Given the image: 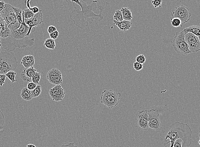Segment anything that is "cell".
Listing matches in <instances>:
<instances>
[{"instance_id":"cell-1","label":"cell","mask_w":200,"mask_h":147,"mask_svg":"<svg viewBox=\"0 0 200 147\" xmlns=\"http://www.w3.org/2000/svg\"><path fill=\"white\" fill-rule=\"evenodd\" d=\"M71 1L77 4L81 9V10H80L76 6H74L75 9L72 12L70 16V18L73 22L74 24L80 29H84L88 26L89 24H91L94 22V20L100 22L104 19V16L102 15V12L104 10L103 6H98L100 10L99 15H97L94 12L97 8V1L85 2L81 0H71Z\"/></svg>"},{"instance_id":"cell-2","label":"cell","mask_w":200,"mask_h":147,"mask_svg":"<svg viewBox=\"0 0 200 147\" xmlns=\"http://www.w3.org/2000/svg\"><path fill=\"white\" fill-rule=\"evenodd\" d=\"M192 131L187 124L176 122L171 125L164 140V146H167L171 144L170 147H173L175 141L178 139L182 140L183 147H189L192 144Z\"/></svg>"},{"instance_id":"cell-3","label":"cell","mask_w":200,"mask_h":147,"mask_svg":"<svg viewBox=\"0 0 200 147\" xmlns=\"http://www.w3.org/2000/svg\"><path fill=\"white\" fill-rule=\"evenodd\" d=\"M34 39L29 38L28 37L21 39H16L10 35L6 38H1V45L4 49L11 52L14 51L16 48L32 46L34 44Z\"/></svg>"},{"instance_id":"cell-4","label":"cell","mask_w":200,"mask_h":147,"mask_svg":"<svg viewBox=\"0 0 200 147\" xmlns=\"http://www.w3.org/2000/svg\"><path fill=\"white\" fill-rule=\"evenodd\" d=\"M18 67V61L13 52H0V74H6L10 71H14Z\"/></svg>"},{"instance_id":"cell-5","label":"cell","mask_w":200,"mask_h":147,"mask_svg":"<svg viewBox=\"0 0 200 147\" xmlns=\"http://www.w3.org/2000/svg\"><path fill=\"white\" fill-rule=\"evenodd\" d=\"M5 21L8 25L11 31H15L20 27L21 24L18 21L13 6L10 4H6L4 8L0 13Z\"/></svg>"},{"instance_id":"cell-6","label":"cell","mask_w":200,"mask_h":147,"mask_svg":"<svg viewBox=\"0 0 200 147\" xmlns=\"http://www.w3.org/2000/svg\"><path fill=\"white\" fill-rule=\"evenodd\" d=\"M121 93L116 92L112 90H105L102 93L100 102L109 109H113L119 104Z\"/></svg>"},{"instance_id":"cell-7","label":"cell","mask_w":200,"mask_h":147,"mask_svg":"<svg viewBox=\"0 0 200 147\" xmlns=\"http://www.w3.org/2000/svg\"><path fill=\"white\" fill-rule=\"evenodd\" d=\"M185 34L184 31L177 32L172 41V45L176 52L184 55L191 53L189 49L188 45L185 39Z\"/></svg>"},{"instance_id":"cell-8","label":"cell","mask_w":200,"mask_h":147,"mask_svg":"<svg viewBox=\"0 0 200 147\" xmlns=\"http://www.w3.org/2000/svg\"><path fill=\"white\" fill-rule=\"evenodd\" d=\"M191 15V13L188 8L184 5H181L176 7L172 10L170 19L178 18L181 20L183 25L190 21Z\"/></svg>"},{"instance_id":"cell-9","label":"cell","mask_w":200,"mask_h":147,"mask_svg":"<svg viewBox=\"0 0 200 147\" xmlns=\"http://www.w3.org/2000/svg\"><path fill=\"white\" fill-rule=\"evenodd\" d=\"M148 115L149 128L154 130H158L161 126L159 114L157 110L152 109L147 110Z\"/></svg>"},{"instance_id":"cell-10","label":"cell","mask_w":200,"mask_h":147,"mask_svg":"<svg viewBox=\"0 0 200 147\" xmlns=\"http://www.w3.org/2000/svg\"><path fill=\"white\" fill-rule=\"evenodd\" d=\"M185 39L191 52H197L200 51V41L199 39L192 33L185 34Z\"/></svg>"},{"instance_id":"cell-11","label":"cell","mask_w":200,"mask_h":147,"mask_svg":"<svg viewBox=\"0 0 200 147\" xmlns=\"http://www.w3.org/2000/svg\"><path fill=\"white\" fill-rule=\"evenodd\" d=\"M43 14L41 10H40L38 13L35 14L34 16L30 19H25L26 24L29 27V30L27 35L29 37L31 32L32 29L33 27L39 26L43 23Z\"/></svg>"},{"instance_id":"cell-12","label":"cell","mask_w":200,"mask_h":147,"mask_svg":"<svg viewBox=\"0 0 200 147\" xmlns=\"http://www.w3.org/2000/svg\"><path fill=\"white\" fill-rule=\"evenodd\" d=\"M47 78L50 83L55 85H60L62 83V73L57 69L53 68L49 71L47 74Z\"/></svg>"},{"instance_id":"cell-13","label":"cell","mask_w":200,"mask_h":147,"mask_svg":"<svg viewBox=\"0 0 200 147\" xmlns=\"http://www.w3.org/2000/svg\"><path fill=\"white\" fill-rule=\"evenodd\" d=\"M29 27L26 24L24 21V14H22V22L20 27L15 31H11V36L16 39H21L27 37L29 30Z\"/></svg>"},{"instance_id":"cell-14","label":"cell","mask_w":200,"mask_h":147,"mask_svg":"<svg viewBox=\"0 0 200 147\" xmlns=\"http://www.w3.org/2000/svg\"><path fill=\"white\" fill-rule=\"evenodd\" d=\"M49 94L52 99L57 102L62 101L66 93L61 85H57L50 90Z\"/></svg>"},{"instance_id":"cell-15","label":"cell","mask_w":200,"mask_h":147,"mask_svg":"<svg viewBox=\"0 0 200 147\" xmlns=\"http://www.w3.org/2000/svg\"><path fill=\"white\" fill-rule=\"evenodd\" d=\"M138 124L139 127L144 130L149 128L148 115L147 110L141 111L138 115Z\"/></svg>"},{"instance_id":"cell-16","label":"cell","mask_w":200,"mask_h":147,"mask_svg":"<svg viewBox=\"0 0 200 147\" xmlns=\"http://www.w3.org/2000/svg\"><path fill=\"white\" fill-rule=\"evenodd\" d=\"M36 70L33 67L25 68L21 74V78L25 82H31L32 78L36 73Z\"/></svg>"},{"instance_id":"cell-17","label":"cell","mask_w":200,"mask_h":147,"mask_svg":"<svg viewBox=\"0 0 200 147\" xmlns=\"http://www.w3.org/2000/svg\"><path fill=\"white\" fill-rule=\"evenodd\" d=\"M11 31L8 25L0 15V38L5 39L10 35Z\"/></svg>"},{"instance_id":"cell-18","label":"cell","mask_w":200,"mask_h":147,"mask_svg":"<svg viewBox=\"0 0 200 147\" xmlns=\"http://www.w3.org/2000/svg\"><path fill=\"white\" fill-rule=\"evenodd\" d=\"M113 23L119 28L120 30L124 32L130 30L133 26V23L131 22L125 20L121 22H117L113 20Z\"/></svg>"},{"instance_id":"cell-19","label":"cell","mask_w":200,"mask_h":147,"mask_svg":"<svg viewBox=\"0 0 200 147\" xmlns=\"http://www.w3.org/2000/svg\"><path fill=\"white\" fill-rule=\"evenodd\" d=\"M35 60L34 57L31 55H27L23 57L21 63L25 68L33 67L34 65Z\"/></svg>"},{"instance_id":"cell-20","label":"cell","mask_w":200,"mask_h":147,"mask_svg":"<svg viewBox=\"0 0 200 147\" xmlns=\"http://www.w3.org/2000/svg\"><path fill=\"white\" fill-rule=\"evenodd\" d=\"M183 31L185 34L189 32L194 34L199 38L200 41V26L198 25H193L185 28Z\"/></svg>"},{"instance_id":"cell-21","label":"cell","mask_w":200,"mask_h":147,"mask_svg":"<svg viewBox=\"0 0 200 147\" xmlns=\"http://www.w3.org/2000/svg\"><path fill=\"white\" fill-rule=\"evenodd\" d=\"M120 10L121 12L124 20L131 21L133 18L131 10L126 7L122 8Z\"/></svg>"},{"instance_id":"cell-22","label":"cell","mask_w":200,"mask_h":147,"mask_svg":"<svg viewBox=\"0 0 200 147\" xmlns=\"http://www.w3.org/2000/svg\"><path fill=\"white\" fill-rule=\"evenodd\" d=\"M21 96L23 99L27 101H31L33 98L31 92L27 89V87H24L22 90Z\"/></svg>"},{"instance_id":"cell-23","label":"cell","mask_w":200,"mask_h":147,"mask_svg":"<svg viewBox=\"0 0 200 147\" xmlns=\"http://www.w3.org/2000/svg\"><path fill=\"white\" fill-rule=\"evenodd\" d=\"M44 46L49 49L54 50L56 47V42L55 40H53L50 38H48L45 41Z\"/></svg>"},{"instance_id":"cell-24","label":"cell","mask_w":200,"mask_h":147,"mask_svg":"<svg viewBox=\"0 0 200 147\" xmlns=\"http://www.w3.org/2000/svg\"><path fill=\"white\" fill-rule=\"evenodd\" d=\"M13 9L15 13H16V17L18 21L21 24L22 22L23 12L19 8L13 7Z\"/></svg>"},{"instance_id":"cell-25","label":"cell","mask_w":200,"mask_h":147,"mask_svg":"<svg viewBox=\"0 0 200 147\" xmlns=\"http://www.w3.org/2000/svg\"><path fill=\"white\" fill-rule=\"evenodd\" d=\"M41 91L42 89L41 86L40 85H38L36 87L34 90L31 91L33 98H36L39 97L41 94Z\"/></svg>"},{"instance_id":"cell-26","label":"cell","mask_w":200,"mask_h":147,"mask_svg":"<svg viewBox=\"0 0 200 147\" xmlns=\"http://www.w3.org/2000/svg\"><path fill=\"white\" fill-rule=\"evenodd\" d=\"M113 20L117 22H121L124 21L122 14L120 10H117L113 15Z\"/></svg>"},{"instance_id":"cell-27","label":"cell","mask_w":200,"mask_h":147,"mask_svg":"<svg viewBox=\"0 0 200 147\" xmlns=\"http://www.w3.org/2000/svg\"><path fill=\"white\" fill-rule=\"evenodd\" d=\"M23 12L25 19H30L35 15V14H34L30 10L28 9H25L23 11Z\"/></svg>"},{"instance_id":"cell-28","label":"cell","mask_w":200,"mask_h":147,"mask_svg":"<svg viewBox=\"0 0 200 147\" xmlns=\"http://www.w3.org/2000/svg\"><path fill=\"white\" fill-rule=\"evenodd\" d=\"M170 19L172 25L174 27L177 28L183 26V25L182 24L181 21L178 18H174Z\"/></svg>"},{"instance_id":"cell-29","label":"cell","mask_w":200,"mask_h":147,"mask_svg":"<svg viewBox=\"0 0 200 147\" xmlns=\"http://www.w3.org/2000/svg\"><path fill=\"white\" fill-rule=\"evenodd\" d=\"M6 76L11 81L12 83L15 82H16L17 80L16 79V73L14 71H10L6 74Z\"/></svg>"},{"instance_id":"cell-30","label":"cell","mask_w":200,"mask_h":147,"mask_svg":"<svg viewBox=\"0 0 200 147\" xmlns=\"http://www.w3.org/2000/svg\"><path fill=\"white\" fill-rule=\"evenodd\" d=\"M30 0H27V1H26L27 6L28 7V9L30 10L34 14H36L38 13L39 12V9L37 7H30Z\"/></svg>"},{"instance_id":"cell-31","label":"cell","mask_w":200,"mask_h":147,"mask_svg":"<svg viewBox=\"0 0 200 147\" xmlns=\"http://www.w3.org/2000/svg\"><path fill=\"white\" fill-rule=\"evenodd\" d=\"M41 75L40 73L36 72L35 76L32 78V81L36 85H39V84L40 79H41Z\"/></svg>"},{"instance_id":"cell-32","label":"cell","mask_w":200,"mask_h":147,"mask_svg":"<svg viewBox=\"0 0 200 147\" xmlns=\"http://www.w3.org/2000/svg\"><path fill=\"white\" fill-rule=\"evenodd\" d=\"M5 116L3 114L2 111L0 109V130L3 129L4 125L5 123Z\"/></svg>"},{"instance_id":"cell-33","label":"cell","mask_w":200,"mask_h":147,"mask_svg":"<svg viewBox=\"0 0 200 147\" xmlns=\"http://www.w3.org/2000/svg\"><path fill=\"white\" fill-rule=\"evenodd\" d=\"M136 62L139 63L140 64H143L145 62L146 59L144 55L140 54L136 58Z\"/></svg>"},{"instance_id":"cell-34","label":"cell","mask_w":200,"mask_h":147,"mask_svg":"<svg viewBox=\"0 0 200 147\" xmlns=\"http://www.w3.org/2000/svg\"><path fill=\"white\" fill-rule=\"evenodd\" d=\"M133 68L134 69L137 71H140L142 70L143 68V64H140L138 62H136L134 63Z\"/></svg>"},{"instance_id":"cell-35","label":"cell","mask_w":200,"mask_h":147,"mask_svg":"<svg viewBox=\"0 0 200 147\" xmlns=\"http://www.w3.org/2000/svg\"><path fill=\"white\" fill-rule=\"evenodd\" d=\"M162 1V0H153L152 1V3L155 8H161Z\"/></svg>"},{"instance_id":"cell-36","label":"cell","mask_w":200,"mask_h":147,"mask_svg":"<svg viewBox=\"0 0 200 147\" xmlns=\"http://www.w3.org/2000/svg\"><path fill=\"white\" fill-rule=\"evenodd\" d=\"M38 85H36V84H35L33 82H30L28 84L27 86V88L28 89H29L30 90L32 91L33 90H34L36 87Z\"/></svg>"},{"instance_id":"cell-37","label":"cell","mask_w":200,"mask_h":147,"mask_svg":"<svg viewBox=\"0 0 200 147\" xmlns=\"http://www.w3.org/2000/svg\"><path fill=\"white\" fill-rule=\"evenodd\" d=\"M183 143L182 140H181V139H178L175 141L173 147H183L182 146Z\"/></svg>"},{"instance_id":"cell-38","label":"cell","mask_w":200,"mask_h":147,"mask_svg":"<svg viewBox=\"0 0 200 147\" xmlns=\"http://www.w3.org/2000/svg\"><path fill=\"white\" fill-rule=\"evenodd\" d=\"M59 35V32L57 30L52 33L50 34V37L51 39H53V40H55L57 39Z\"/></svg>"},{"instance_id":"cell-39","label":"cell","mask_w":200,"mask_h":147,"mask_svg":"<svg viewBox=\"0 0 200 147\" xmlns=\"http://www.w3.org/2000/svg\"><path fill=\"white\" fill-rule=\"evenodd\" d=\"M6 77V75L0 74V86H2L5 83Z\"/></svg>"},{"instance_id":"cell-40","label":"cell","mask_w":200,"mask_h":147,"mask_svg":"<svg viewBox=\"0 0 200 147\" xmlns=\"http://www.w3.org/2000/svg\"><path fill=\"white\" fill-rule=\"evenodd\" d=\"M56 31H57V29L54 26H49L48 27L47 31L49 34H51Z\"/></svg>"},{"instance_id":"cell-41","label":"cell","mask_w":200,"mask_h":147,"mask_svg":"<svg viewBox=\"0 0 200 147\" xmlns=\"http://www.w3.org/2000/svg\"><path fill=\"white\" fill-rule=\"evenodd\" d=\"M61 147H79L77 146H76L74 143H70L67 144H63L61 146Z\"/></svg>"},{"instance_id":"cell-42","label":"cell","mask_w":200,"mask_h":147,"mask_svg":"<svg viewBox=\"0 0 200 147\" xmlns=\"http://www.w3.org/2000/svg\"><path fill=\"white\" fill-rule=\"evenodd\" d=\"M5 4L6 3L4 1H0V13L4 10Z\"/></svg>"},{"instance_id":"cell-43","label":"cell","mask_w":200,"mask_h":147,"mask_svg":"<svg viewBox=\"0 0 200 147\" xmlns=\"http://www.w3.org/2000/svg\"><path fill=\"white\" fill-rule=\"evenodd\" d=\"M27 147H36V146L33 144H28L27 145Z\"/></svg>"},{"instance_id":"cell-44","label":"cell","mask_w":200,"mask_h":147,"mask_svg":"<svg viewBox=\"0 0 200 147\" xmlns=\"http://www.w3.org/2000/svg\"><path fill=\"white\" fill-rule=\"evenodd\" d=\"M199 138L200 139V132H199Z\"/></svg>"},{"instance_id":"cell-45","label":"cell","mask_w":200,"mask_h":147,"mask_svg":"<svg viewBox=\"0 0 200 147\" xmlns=\"http://www.w3.org/2000/svg\"><path fill=\"white\" fill-rule=\"evenodd\" d=\"M199 144L200 145V140H199Z\"/></svg>"}]
</instances>
